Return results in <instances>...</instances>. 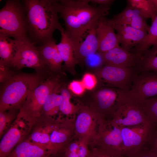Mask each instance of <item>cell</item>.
<instances>
[{"mask_svg":"<svg viewBox=\"0 0 157 157\" xmlns=\"http://www.w3.org/2000/svg\"><path fill=\"white\" fill-rule=\"evenodd\" d=\"M15 40L0 33V67L11 68L15 51Z\"/></svg>","mask_w":157,"mask_h":157,"instance_id":"cell-25","label":"cell"},{"mask_svg":"<svg viewBox=\"0 0 157 157\" xmlns=\"http://www.w3.org/2000/svg\"><path fill=\"white\" fill-rule=\"evenodd\" d=\"M130 91L132 99L138 103L157 96V72H137L134 76Z\"/></svg>","mask_w":157,"mask_h":157,"instance_id":"cell-13","label":"cell"},{"mask_svg":"<svg viewBox=\"0 0 157 157\" xmlns=\"http://www.w3.org/2000/svg\"><path fill=\"white\" fill-rule=\"evenodd\" d=\"M111 19L106 16L98 21L96 31L98 42V51L103 53L119 46L117 34Z\"/></svg>","mask_w":157,"mask_h":157,"instance_id":"cell-16","label":"cell"},{"mask_svg":"<svg viewBox=\"0 0 157 157\" xmlns=\"http://www.w3.org/2000/svg\"><path fill=\"white\" fill-rule=\"evenodd\" d=\"M20 109L0 112V137H2L16 118Z\"/></svg>","mask_w":157,"mask_h":157,"instance_id":"cell-31","label":"cell"},{"mask_svg":"<svg viewBox=\"0 0 157 157\" xmlns=\"http://www.w3.org/2000/svg\"><path fill=\"white\" fill-rule=\"evenodd\" d=\"M98 21L88 31L85 39L74 52L76 64H83L87 58L98 51V42L96 31Z\"/></svg>","mask_w":157,"mask_h":157,"instance_id":"cell-20","label":"cell"},{"mask_svg":"<svg viewBox=\"0 0 157 157\" xmlns=\"http://www.w3.org/2000/svg\"><path fill=\"white\" fill-rule=\"evenodd\" d=\"M38 119L19 113L3 135L0 143V157H7L30 131Z\"/></svg>","mask_w":157,"mask_h":157,"instance_id":"cell-8","label":"cell"},{"mask_svg":"<svg viewBox=\"0 0 157 157\" xmlns=\"http://www.w3.org/2000/svg\"><path fill=\"white\" fill-rule=\"evenodd\" d=\"M81 81L85 89L92 90L97 87L103 85L102 83L96 75L86 73L83 76Z\"/></svg>","mask_w":157,"mask_h":157,"instance_id":"cell-32","label":"cell"},{"mask_svg":"<svg viewBox=\"0 0 157 157\" xmlns=\"http://www.w3.org/2000/svg\"><path fill=\"white\" fill-rule=\"evenodd\" d=\"M113 25L115 30L117 31L116 34L119 43L121 44V47L128 51H130L133 48L140 44L147 34V32L129 25Z\"/></svg>","mask_w":157,"mask_h":157,"instance_id":"cell-18","label":"cell"},{"mask_svg":"<svg viewBox=\"0 0 157 157\" xmlns=\"http://www.w3.org/2000/svg\"><path fill=\"white\" fill-rule=\"evenodd\" d=\"M101 54L104 65L123 68L137 67L139 60L135 54L124 49L119 46Z\"/></svg>","mask_w":157,"mask_h":157,"instance_id":"cell-17","label":"cell"},{"mask_svg":"<svg viewBox=\"0 0 157 157\" xmlns=\"http://www.w3.org/2000/svg\"><path fill=\"white\" fill-rule=\"evenodd\" d=\"M141 13L138 10L127 5L122 12L114 15L111 20L114 25L130 26L136 16Z\"/></svg>","mask_w":157,"mask_h":157,"instance_id":"cell-29","label":"cell"},{"mask_svg":"<svg viewBox=\"0 0 157 157\" xmlns=\"http://www.w3.org/2000/svg\"><path fill=\"white\" fill-rule=\"evenodd\" d=\"M89 2L93 3L95 5L110 7L113 3L115 0H89Z\"/></svg>","mask_w":157,"mask_h":157,"instance_id":"cell-39","label":"cell"},{"mask_svg":"<svg viewBox=\"0 0 157 157\" xmlns=\"http://www.w3.org/2000/svg\"><path fill=\"white\" fill-rule=\"evenodd\" d=\"M16 72L1 83L0 112L19 109L30 92L50 76L38 74Z\"/></svg>","mask_w":157,"mask_h":157,"instance_id":"cell-3","label":"cell"},{"mask_svg":"<svg viewBox=\"0 0 157 157\" xmlns=\"http://www.w3.org/2000/svg\"><path fill=\"white\" fill-rule=\"evenodd\" d=\"M0 33L16 40L29 38L27 31L26 13L22 2L8 0L0 10Z\"/></svg>","mask_w":157,"mask_h":157,"instance_id":"cell-4","label":"cell"},{"mask_svg":"<svg viewBox=\"0 0 157 157\" xmlns=\"http://www.w3.org/2000/svg\"><path fill=\"white\" fill-rule=\"evenodd\" d=\"M87 157H94L93 155L92 154H90Z\"/></svg>","mask_w":157,"mask_h":157,"instance_id":"cell-43","label":"cell"},{"mask_svg":"<svg viewBox=\"0 0 157 157\" xmlns=\"http://www.w3.org/2000/svg\"><path fill=\"white\" fill-rule=\"evenodd\" d=\"M149 26L147 34L143 41L133 48L130 52L136 54L139 59L149 49V47L157 44V15Z\"/></svg>","mask_w":157,"mask_h":157,"instance_id":"cell-26","label":"cell"},{"mask_svg":"<svg viewBox=\"0 0 157 157\" xmlns=\"http://www.w3.org/2000/svg\"><path fill=\"white\" fill-rule=\"evenodd\" d=\"M60 78V74L51 76L34 88L28 95L19 112L33 118L39 119L49 96L61 86Z\"/></svg>","mask_w":157,"mask_h":157,"instance_id":"cell-7","label":"cell"},{"mask_svg":"<svg viewBox=\"0 0 157 157\" xmlns=\"http://www.w3.org/2000/svg\"><path fill=\"white\" fill-rule=\"evenodd\" d=\"M84 64L88 67L94 69L104 65L101 53L98 51L87 58Z\"/></svg>","mask_w":157,"mask_h":157,"instance_id":"cell-33","label":"cell"},{"mask_svg":"<svg viewBox=\"0 0 157 157\" xmlns=\"http://www.w3.org/2000/svg\"><path fill=\"white\" fill-rule=\"evenodd\" d=\"M104 119L90 108L81 107L77 113L74 125V131L80 139L95 138L96 141Z\"/></svg>","mask_w":157,"mask_h":157,"instance_id":"cell-12","label":"cell"},{"mask_svg":"<svg viewBox=\"0 0 157 157\" xmlns=\"http://www.w3.org/2000/svg\"><path fill=\"white\" fill-rule=\"evenodd\" d=\"M52 154L49 150L27 139L18 144L6 157H46Z\"/></svg>","mask_w":157,"mask_h":157,"instance_id":"cell-22","label":"cell"},{"mask_svg":"<svg viewBox=\"0 0 157 157\" xmlns=\"http://www.w3.org/2000/svg\"><path fill=\"white\" fill-rule=\"evenodd\" d=\"M61 87V86H60ZM60 87L56 89L48 97L44 106L40 117L54 121L59 120V107L62 97L59 92Z\"/></svg>","mask_w":157,"mask_h":157,"instance_id":"cell-24","label":"cell"},{"mask_svg":"<svg viewBox=\"0 0 157 157\" xmlns=\"http://www.w3.org/2000/svg\"><path fill=\"white\" fill-rule=\"evenodd\" d=\"M138 72L154 71L157 72V44L152 46L141 57L138 61Z\"/></svg>","mask_w":157,"mask_h":157,"instance_id":"cell-27","label":"cell"},{"mask_svg":"<svg viewBox=\"0 0 157 157\" xmlns=\"http://www.w3.org/2000/svg\"><path fill=\"white\" fill-rule=\"evenodd\" d=\"M152 126L157 127V96L144 100L139 103Z\"/></svg>","mask_w":157,"mask_h":157,"instance_id":"cell-30","label":"cell"},{"mask_svg":"<svg viewBox=\"0 0 157 157\" xmlns=\"http://www.w3.org/2000/svg\"><path fill=\"white\" fill-rule=\"evenodd\" d=\"M96 141L99 148L123 156L121 131L111 119L104 120Z\"/></svg>","mask_w":157,"mask_h":157,"instance_id":"cell-15","label":"cell"},{"mask_svg":"<svg viewBox=\"0 0 157 157\" xmlns=\"http://www.w3.org/2000/svg\"><path fill=\"white\" fill-rule=\"evenodd\" d=\"M153 1L157 10V0H153Z\"/></svg>","mask_w":157,"mask_h":157,"instance_id":"cell-42","label":"cell"},{"mask_svg":"<svg viewBox=\"0 0 157 157\" xmlns=\"http://www.w3.org/2000/svg\"><path fill=\"white\" fill-rule=\"evenodd\" d=\"M61 39L57 44V48L61 58L64 62L63 69L71 74L76 73L75 66L76 64L74 51L73 45L67 35L65 29L60 31Z\"/></svg>","mask_w":157,"mask_h":157,"instance_id":"cell-21","label":"cell"},{"mask_svg":"<svg viewBox=\"0 0 157 157\" xmlns=\"http://www.w3.org/2000/svg\"><path fill=\"white\" fill-rule=\"evenodd\" d=\"M59 92L62 97V100L59 107V120L65 121L63 117H65L66 121L72 122L74 119L76 115L82 107L78 105L75 106L71 101V92L65 85L62 83L59 90Z\"/></svg>","mask_w":157,"mask_h":157,"instance_id":"cell-23","label":"cell"},{"mask_svg":"<svg viewBox=\"0 0 157 157\" xmlns=\"http://www.w3.org/2000/svg\"><path fill=\"white\" fill-rule=\"evenodd\" d=\"M88 140L85 139H80L78 151L79 157H87L90 154L88 147Z\"/></svg>","mask_w":157,"mask_h":157,"instance_id":"cell-36","label":"cell"},{"mask_svg":"<svg viewBox=\"0 0 157 157\" xmlns=\"http://www.w3.org/2000/svg\"><path fill=\"white\" fill-rule=\"evenodd\" d=\"M127 5L138 10L147 19L152 21L157 15V10L153 0H128Z\"/></svg>","mask_w":157,"mask_h":157,"instance_id":"cell-28","label":"cell"},{"mask_svg":"<svg viewBox=\"0 0 157 157\" xmlns=\"http://www.w3.org/2000/svg\"><path fill=\"white\" fill-rule=\"evenodd\" d=\"M79 148V142H73L65 150H62L61 151L76 153L78 154Z\"/></svg>","mask_w":157,"mask_h":157,"instance_id":"cell-40","label":"cell"},{"mask_svg":"<svg viewBox=\"0 0 157 157\" xmlns=\"http://www.w3.org/2000/svg\"><path fill=\"white\" fill-rule=\"evenodd\" d=\"M95 75L108 86L130 91L136 67L123 68L105 65L95 69Z\"/></svg>","mask_w":157,"mask_h":157,"instance_id":"cell-11","label":"cell"},{"mask_svg":"<svg viewBox=\"0 0 157 157\" xmlns=\"http://www.w3.org/2000/svg\"><path fill=\"white\" fill-rule=\"evenodd\" d=\"M67 88L71 92L78 96L83 94L85 89L81 81L78 80L71 81L67 86Z\"/></svg>","mask_w":157,"mask_h":157,"instance_id":"cell-35","label":"cell"},{"mask_svg":"<svg viewBox=\"0 0 157 157\" xmlns=\"http://www.w3.org/2000/svg\"><path fill=\"white\" fill-rule=\"evenodd\" d=\"M147 146L157 154V127H154L149 140Z\"/></svg>","mask_w":157,"mask_h":157,"instance_id":"cell-38","label":"cell"},{"mask_svg":"<svg viewBox=\"0 0 157 157\" xmlns=\"http://www.w3.org/2000/svg\"><path fill=\"white\" fill-rule=\"evenodd\" d=\"M92 154L94 157H123L99 148L94 149Z\"/></svg>","mask_w":157,"mask_h":157,"instance_id":"cell-37","label":"cell"},{"mask_svg":"<svg viewBox=\"0 0 157 157\" xmlns=\"http://www.w3.org/2000/svg\"><path fill=\"white\" fill-rule=\"evenodd\" d=\"M37 47L49 69L51 76L60 74L62 73L63 61L54 39Z\"/></svg>","mask_w":157,"mask_h":157,"instance_id":"cell-19","label":"cell"},{"mask_svg":"<svg viewBox=\"0 0 157 157\" xmlns=\"http://www.w3.org/2000/svg\"><path fill=\"white\" fill-rule=\"evenodd\" d=\"M93 90L88 94L95 106L92 110L104 118L107 115L113 117L121 106L131 99L130 91L103 85Z\"/></svg>","mask_w":157,"mask_h":157,"instance_id":"cell-6","label":"cell"},{"mask_svg":"<svg viewBox=\"0 0 157 157\" xmlns=\"http://www.w3.org/2000/svg\"><path fill=\"white\" fill-rule=\"evenodd\" d=\"M123 157H157V154L148 146H145Z\"/></svg>","mask_w":157,"mask_h":157,"instance_id":"cell-34","label":"cell"},{"mask_svg":"<svg viewBox=\"0 0 157 157\" xmlns=\"http://www.w3.org/2000/svg\"><path fill=\"white\" fill-rule=\"evenodd\" d=\"M15 40V51L11 67L18 71L24 67L30 68L38 74L51 76L49 69L37 46L29 38Z\"/></svg>","mask_w":157,"mask_h":157,"instance_id":"cell-5","label":"cell"},{"mask_svg":"<svg viewBox=\"0 0 157 157\" xmlns=\"http://www.w3.org/2000/svg\"><path fill=\"white\" fill-rule=\"evenodd\" d=\"M89 3V0L57 1L58 12L64 22L65 32L74 52L91 27L109 13L110 7L92 5Z\"/></svg>","mask_w":157,"mask_h":157,"instance_id":"cell-1","label":"cell"},{"mask_svg":"<svg viewBox=\"0 0 157 157\" xmlns=\"http://www.w3.org/2000/svg\"><path fill=\"white\" fill-rule=\"evenodd\" d=\"M36 124L48 135L52 149L55 154L59 152L69 140L73 131L74 125L72 122L54 121L41 118Z\"/></svg>","mask_w":157,"mask_h":157,"instance_id":"cell-10","label":"cell"},{"mask_svg":"<svg viewBox=\"0 0 157 157\" xmlns=\"http://www.w3.org/2000/svg\"><path fill=\"white\" fill-rule=\"evenodd\" d=\"M46 157H62L58 153L55 154L50 155Z\"/></svg>","mask_w":157,"mask_h":157,"instance_id":"cell-41","label":"cell"},{"mask_svg":"<svg viewBox=\"0 0 157 157\" xmlns=\"http://www.w3.org/2000/svg\"><path fill=\"white\" fill-rule=\"evenodd\" d=\"M111 120L119 127L133 126L149 122L140 104L132 99L121 106Z\"/></svg>","mask_w":157,"mask_h":157,"instance_id":"cell-14","label":"cell"},{"mask_svg":"<svg viewBox=\"0 0 157 157\" xmlns=\"http://www.w3.org/2000/svg\"><path fill=\"white\" fill-rule=\"evenodd\" d=\"M57 0H23L26 13L27 31L30 40L37 46L53 39L56 30L63 28L58 19Z\"/></svg>","mask_w":157,"mask_h":157,"instance_id":"cell-2","label":"cell"},{"mask_svg":"<svg viewBox=\"0 0 157 157\" xmlns=\"http://www.w3.org/2000/svg\"><path fill=\"white\" fill-rule=\"evenodd\" d=\"M118 127L122 141L123 156L147 146L154 129L149 122L133 126Z\"/></svg>","mask_w":157,"mask_h":157,"instance_id":"cell-9","label":"cell"}]
</instances>
